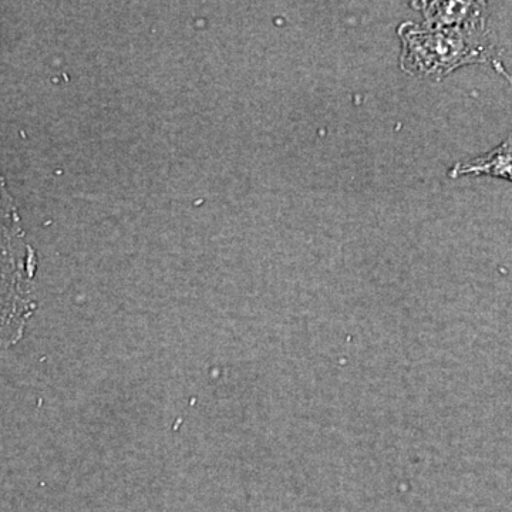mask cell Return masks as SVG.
<instances>
[{
	"mask_svg": "<svg viewBox=\"0 0 512 512\" xmlns=\"http://www.w3.org/2000/svg\"><path fill=\"white\" fill-rule=\"evenodd\" d=\"M402 43L400 69L423 79L441 80L471 64H488L512 84L488 22L443 28L404 22L397 29Z\"/></svg>",
	"mask_w": 512,
	"mask_h": 512,
	"instance_id": "cell-1",
	"label": "cell"
},
{
	"mask_svg": "<svg viewBox=\"0 0 512 512\" xmlns=\"http://www.w3.org/2000/svg\"><path fill=\"white\" fill-rule=\"evenodd\" d=\"M419 10L424 25L460 28L488 22V3L484 2H412Z\"/></svg>",
	"mask_w": 512,
	"mask_h": 512,
	"instance_id": "cell-3",
	"label": "cell"
},
{
	"mask_svg": "<svg viewBox=\"0 0 512 512\" xmlns=\"http://www.w3.org/2000/svg\"><path fill=\"white\" fill-rule=\"evenodd\" d=\"M37 256L0 171V359L25 332L36 308Z\"/></svg>",
	"mask_w": 512,
	"mask_h": 512,
	"instance_id": "cell-2",
	"label": "cell"
},
{
	"mask_svg": "<svg viewBox=\"0 0 512 512\" xmlns=\"http://www.w3.org/2000/svg\"><path fill=\"white\" fill-rule=\"evenodd\" d=\"M448 175L451 178L466 177V175L500 178L512 183V136L483 156L454 164L448 171Z\"/></svg>",
	"mask_w": 512,
	"mask_h": 512,
	"instance_id": "cell-4",
	"label": "cell"
}]
</instances>
